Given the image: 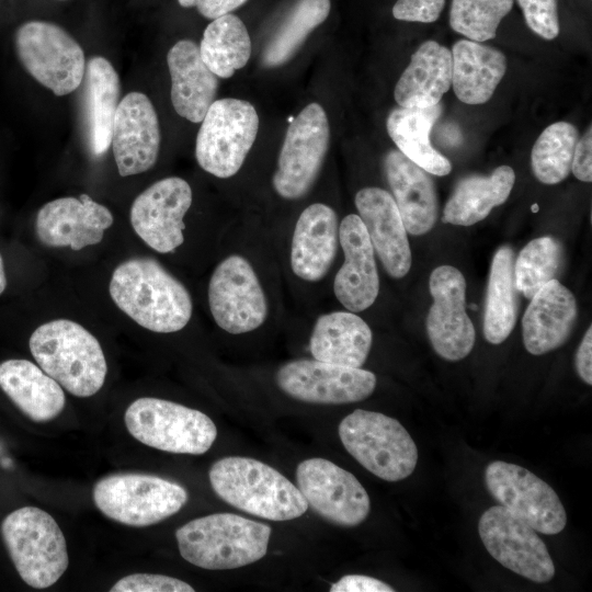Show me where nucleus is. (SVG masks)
<instances>
[{"mask_svg":"<svg viewBox=\"0 0 592 592\" xmlns=\"http://www.w3.org/2000/svg\"><path fill=\"white\" fill-rule=\"evenodd\" d=\"M512 7L513 0H452L449 25L470 41L492 39Z\"/></svg>","mask_w":592,"mask_h":592,"instance_id":"58836bf2","label":"nucleus"},{"mask_svg":"<svg viewBox=\"0 0 592 592\" xmlns=\"http://www.w3.org/2000/svg\"><path fill=\"white\" fill-rule=\"evenodd\" d=\"M433 304L426 318V331L434 351L444 360L466 357L475 344V328L466 312V281L451 265L433 270L429 280Z\"/></svg>","mask_w":592,"mask_h":592,"instance_id":"f3484780","label":"nucleus"},{"mask_svg":"<svg viewBox=\"0 0 592 592\" xmlns=\"http://www.w3.org/2000/svg\"><path fill=\"white\" fill-rule=\"evenodd\" d=\"M208 476L221 500L265 520H293L308 509L305 497L293 482L253 458L224 457L212 465Z\"/></svg>","mask_w":592,"mask_h":592,"instance_id":"f03ea898","label":"nucleus"},{"mask_svg":"<svg viewBox=\"0 0 592 592\" xmlns=\"http://www.w3.org/2000/svg\"><path fill=\"white\" fill-rule=\"evenodd\" d=\"M384 167L407 232L430 231L437 218V195L429 173L399 150L386 155Z\"/></svg>","mask_w":592,"mask_h":592,"instance_id":"393cba45","label":"nucleus"},{"mask_svg":"<svg viewBox=\"0 0 592 592\" xmlns=\"http://www.w3.org/2000/svg\"><path fill=\"white\" fill-rule=\"evenodd\" d=\"M517 295L514 252L502 246L492 259L486 295L483 334L489 343L500 344L511 334L519 311Z\"/></svg>","mask_w":592,"mask_h":592,"instance_id":"72a5a7b5","label":"nucleus"},{"mask_svg":"<svg viewBox=\"0 0 592 592\" xmlns=\"http://www.w3.org/2000/svg\"><path fill=\"white\" fill-rule=\"evenodd\" d=\"M124 420L134 439L174 454H204L217 436L215 423L205 413L159 398H138L126 409Z\"/></svg>","mask_w":592,"mask_h":592,"instance_id":"0eeeda50","label":"nucleus"},{"mask_svg":"<svg viewBox=\"0 0 592 592\" xmlns=\"http://www.w3.org/2000/svg\"><path fill=\"white\" fill-rule=\"evenodd\" d=\"M14 43L25 70L55 95L69 94L81 86L84 53L60 26L45 21L25 22L16 30Z\"/></svg>","mask_w":592,"mask_h":592,"instance_id":"9d476101","label":"nucleus"},{"mask_svg":"<svg viewBox=\"0 0 592 592\" xmlns=\"http://www.w3.org/2000/svg\"><path fill=\"white\" fill-rule=\"evenodd\" d=\"M160 126L149 98L130 92L118 103L111 145L121 177L149 170L157 161L160 148Z\"/></svg>","mask_w":592,"mask_h":592,"instance_id":"6ab92c4d","label":"nucleus"},{"mask_svg":"<svg viewBox=\"0 0 592 592\" xmlns=\"http://www.w3.org/2000/svg\"><path fill=\"white\" fill-rule=\"evenodd\" d=\"M339 436L351 456L383 480H402L417 466L414 441L399 421L384 413L354 410L340 422Z\"/></svg>","mask_w":592,"mask_h":592,"instance_id":"423d86ee","label":"nucleus"},{"mask_svg":"<svg viewBox=\"0 0 592 592\" xmlns=\"http://www.w3.org/2000/svg\"><path fill=\"white\" fill-rule=\"evenodd\" d=\"M81 112L86 140L94 156L111 145L113 123L119 103V78L102 56L90 58L82 79Z\"/></svg>","mask_w":592,"mask_h":592,"instance_id":"bb28decb","label":"nucleus"},{"mask_svg":"<svg viewBox=\"0 0 592 592\" xmlns=\"http://www.w3.org/2000/svg\"><path fill=\"white\" fill-rule=\"evenodd\" d=\"M271 527L232 513L194 519L175 532L181 556L208 570L236 569L260 560Z\"/></svg>","mask_w":592,"mask_h":592,"instance_id":"20e7f679","label":"nucleus"},{"mask_svg":"<svg viewBox=\"0 0 592 592\" xmlns=\"http://www.w3.org/2000/svg\"><path fill=\"white\" fill-rule=\"evenodd\" d=\"M571 171L573 175L582 182L592 181V128L585 130L583 136L578 139L572 162Z\"/></svg>","mask_w":592,"mask_h":592,"instance_id":"37998d69","label":"nucleus"},{"mask_svg":"<svg viewBox=\"0 0 592 592\" xmlns=\"http://www.w3.org/2000/svg\"><path fill=\"white\" fill-rule=\"evenodd\" d=\"M452 53L435 41L424 42L401 73L394 96L408 109H425L440 103L452 86Z\"/></svg>","mask_w":592,"mask_h":592,"instance_id":"cd10ccee","label":"nucleus"},{"mask_svg":"<svg viewBox=\"0 0 592 592\" xmlns=\"http://www.w3.org/2000/svg\"><path fill=\"white\" fill-rule=\"evenodd\" d=\"M562 248L553 237L530 241L514 261L517 291L531 299L546 283L556 278L562 263Z\"/></svg>","mask_w":592,"mask_h":592,"instance_id":"4c0bfd02","label":"nucleus"},{"mask_svg":"<svg viewBox=\"0 0 592 592\" xmlns=\"http://www.w3.org/2000/svg\"><path fill=\"white\" fill-rule=\"evenodd\" d=\"M485 482L500 505L536 532L555 535L565 528L567 513L558 494L526 468L502 460L492 462L486 467Z\"/></svg>","mask_w":592,"mask_h":592,"instance_id":"ddd939ff","label":"nucleus"},{"mask_svg":"<svg viewBox=\"0 0 592 592\" xmlns=\"http://www.w3.org/2000/svg\"><path fill=\"white\" fill-rule=\"evenodd\" d=\"M258 129L259 116L251 103L232 98L215 100L197 133V163L220 179L235 175L252 148Z\"/></svg>","mask_w":592,"mask_h":592,"instance_id":"1a4fd4ad","label":"nucleus"},{"mask_svg":"<svg viewBox=\"0 0 592 592\" xmlns=\"http://www.w3.org/2000/svg\"><path fill=\"white\" fill-rule=\"evenodd\" d=\"M578 316L573 294L558 280L546 283L532 298L522 320L527 352L542 355L561 346Z\"/></svg>","mask_w":592,"mask_h":592,"instance_id":"5701e85b","label":"nucleus"},{"mask_svg":"<svg viewBox=\"0 0 592 592\" xmlns=\"http://www.w3.org/2000/svg\"><path fill=\"white\" fill-rule=\"evenodd\" d=\"M112 224L113 215L107 207L81 194L43 205L36 215L35 232L47 247H70L77 251L101 242Z\"/></svg>","mask_w":592,"mask_h":592,"instance_id":"aec40b11","label":"nucleus"},{"mask_svg":"<svg viewBox=\"0 0 592 592\" xmlns=\"http://www.w3.org/2000/svg\"><path fill=\"white\" fill-rule=\"evenodd\" d=\"M0 388L35 422L56 418L65 407L61 386L27 360L11 358L0 363Z\"/></svg>","mask_w":592,"mask_h":592,"instance_id":"c85d7f7f","label":"nucleus"},{"mask_svg":"<svg viewBox=\"0 0 592 592\" xmlns=\"http://www.w3.org/2000/svg\"><path fill=\"white\" fill-rule=\"evenodd\" d=\"M208 305L216 325L231 334L261 327L267 317V300L250 262L230 254L218 263L208 283Z\"/></svg>","mask_w":592,"mask_h":592,"instance_id":"f8f14e48","label":"nucleus"},{"mask_svg":"<svg viewBox=\"0 0 592 592\" xmlns=\"http://www.w3.org/2000/svg\"><path fill=\"white\" fill-rule=\"evenodd\" d=\"M275 379L288 396L323 405L361 401L369 397L376 387V376L369 371L315 358L284 364L278 368Z\"/></svg>","mask_w":592,"mask_h":592,"instance_id":"dca6fc26","label":"nucleus"},{"mask_svg":"<svg viewBox=\"0 0 592 592\" xmlns=\"http://www.w3.org/2000/svg\"><path fill=\"white\" fill-rule=\"evenodd\" d=\"M355 206L386 272L395 278L407 275L411 250L394 197L380 187H364L355 195Z\"/></svg>","mask_w":592,"mask_h":592,"instance_id":"4be33fe9","label":"nucleus"},{"mask_svg":"<svg viewBox=\"0 0 592 592\" xmlns=\"http://www.w3.org/2000/svg\"><path fill=\"white\" fill-rule=\"evenodd\" d=\"M296 481L307 504L330 523L352 527L368 516L371 502L365 488L353 474L328 459L301 462Z\"/></svg>","mask_w":592,"mask_h":592,"instance_id":"2eb2a0df","label":"nucleus"},{"mask_svg":"<svg viewBox=\"0 0 592 592\" xmlns=\"http://www.w3.org/2000/svg\"><path fill=\"white\" fill-rule=\"evenodd\" d=\"M1 534L21 579L32 588L45 589L68 568L65 536L46 511L20 508L4 517Z\"/></svg>","mask_w":592,"mask_h":592,"instance_id":"39448f33","label":"nucleus"},{"mask_svg":"<svg viewBox=\"0 0 592 592\" xmlns=\"http://www.w3.org/2000/svg\"><path fill=\"white\" fill-rule=\"evenodd\" d=\"M331 592H394L389 584L362 574H348L334 582Z\"/></svg>","mask_w":592,"mask_h":592,"instance_id":"c03bdc74","label":"nucleus"},{"mask_svg":"<svg viewBox=\"0 0 592 592\" xmlns=\"http://www.w3.org/2000/svg\"><path fill=\"white\" fill-rule=\"evenodd\" d=\"M111 592H193L186 582L162 574L133 573L119 579Z\"/></svg>","mask_w":592,"mask_h":592,"instance_id":"a19ab883","label":"nucleus"},{"mask_svg":"<svg viewBox=\"0 0 592 592\" xmlns=\"http://www.w3.org/2000/svg\"><path fill=\"white\" fill-rule=\"evenodd\" d=\"M339 225L335 212L315 203L299 215L291 244L293 273L307 282L325 277L337 254Z\"/></svg>","mask_w":592,"mask_h":592,"instance_id":"b1692460","label":"nucleus"},{"mask_svg":"<svg viewBox=\"0 0 592 592\" xmlns=\"http://www.w3.org/2000/svg\"><path fill=\"white\" fill-rule=\"evenodd\" d=\"M109 292L124 314L153 332L180 331L192 317L193 303L186 287L149 257H135L118 264Z\"/></svg>","mask_w":592,"mask_h":592,"instance_id":"f257e3e1","label":"nucleus"},{"mask_svg":"<svg viewBox=\"0 0 592 592\" xmlns=\"http://www.w3.org/2000/svg\"><path fill=\"white\" fill-rule=\"evenodd\" d=\"M181 7L196 8L200 14L209 20L230 13L247 0H178Z\"/></svg>","mask_w":592,"mask_h":592,"instance_id":"a18cd8bd","label":"nucleus"},{"mask_svg":"<svg viewBox=\"0 0 592 592\" xmlns=\"http://www.w3.org/2000/svg\"><path fill=\"white\" fill-rule=\"evenodd\" d=\"M592 328L589 327L576 354V369L580 378L592 384Z\"/></svg>","mask_w":592,"mask_h":592,"instance_id":"49530a36","label":"nucleus"},{"mask_svg":"<svg viewBox=\"0 0 592 592\" xmlns=\"http://www.w3.org/2000/svg\"><path fill=\"white\" fill-rule=\"evenodd\" d=\"M442 113L439 104L425 109L395 107L386 128L398 150L430 174L443 177L451 172L447 158L433 148L430 132Z\"/></svg>","mask_w":592,"mask_h":592,"instance_id":"2f4dec72","label":"nucleus"},{"mask_svg":"<svg viewBox=\"0 0 592 592\" xmlns=\"http://www.w3.org/2000/svg\"><path fill=\"white\" fill-rule=\"evenodd\" d=\"M487 551L503 567L536 583L550 581L555 566L536 531L502 505L486 510L478 523Z\"/></svg>","mask_w":592,"mask_h":592,"instance_id":"4468645a","label":"nucleus"},{"mask_svg":"<svg viewBox=\"0 0 592 592\" xmlns=\"http://www.w3.org/2000/svg\"><path fill=\"white\" fill-rule=\"evenodd\" d=\"M514 182L515 173L509 166L496 168L488 177L463 178L444 207L442 221L471 226L485 219L493 207L508 200Z\"/></svg>","mask_w":592,"mask_h":592,"instance_id":"473e14b6","label":"nucleus"},{"mask_svg":"<svg viewBox=\"0 0 592 592\" xmlns=\"http://www.w3.org/2000/svg\"><path fill=\"white\" fill-rule=\"evenodd\" d=\"M579 133L567 122L546 127L536 139L531 155L534 175L544 184H557L571 171Z\"/></svg>","mask_w":592,"mask_h":592,"instance_id":"e433bc0d","label":"nucleus"},{"mask_svg":"<svg viewBox=\"0 0 592 592\" xmlns=\"http://www.w3.org/2000/svg\"><path fill=\"white\" fill-rule=\"evenodd\" d=\"M330 0H295L272 34L262 54V65H284L303 45L307 36L330 13Z\"/></svg>","mask_w":592,"mask_h":592,"instance_id":"c9c22d12","label":"nucleus"},{"mask_svg":"<svg viewBox=\"0 0 592 592\" xmlns=\"http://www.w3.org/2000/svg\"><path fill=\"white\" fill-rule=\"evenodd\" d=\"M29 346L37 365L71 395L90 397L102 388L107 373L103 350L80 323L45 322L31 334Z\"/></svg>","mask_w":592,"mask_h":592,"instance_id":"7ed1b4c3","label":"nucleus"},{"mask_svg":"<svg viewBox=\"0 0 592 592\" xmlns=\"http://www.w3.org/2000/svg\"><path fill=\"white\" fill-rule=\"evenodd\" d=\"M167 62L175 112L190 122H202L216 99L218 77L205 65L198 46L190 39L177 42L167 55Z\"/></svg>","mask_w":592,"mask_h":592,"instance_id":"a878e982","label":"nucleus"},{"mask_svg":"<svg viewBox=\"0 0 592 592\" xmlns=\"http://www.w3.org/2000/svg\"><path fill=\"white\" fill-rule=\"evenodd\" d=\"M7 287V276L4 271V263L3 259L0 254V295L4 292Z\"/></svg>","mask_w":592,"mask_h":592,"instance_id":"de8ad7c7","label":"nucleus"},{"mask_svg":"<svg viewBox=\"0 0 592 592\" xmlns=\"http://www.w3.org/2000/svg\"><path fill=\"white\" fill-rule=\"evenodd\" d=\"M444 5L445 0H397L392 15L407 22L432 23L439 19Z\"/></svg>","mask_w":592,"mask_h":592,"instance_id":"79ce46f5","label":"nucleus"},{"mask_svg":"<svg viewBox=\"0 0 592 592\" xmlns=\"http://www.w3.org/2000/svg\"><path fill=\"white\" fill-rule=\"evenodd\" d=\"M372 331L356 314L332 311L315 322L309 349L315 360L350 367H361L372 346Z\"/></svg>","mask_w":592,"mask_h":592,"instance_id":"c756f323","label":"nucleus"},{"mask_svg":"<svg viewBox=\"0 0 592 592\" xmlns=\"http://www.w3.org/2000/svg\"><path fill=\"white\" fill-rule=\"evenodd\" d=\"M192 204V189L182 178L159 180L143 191L130 207V224L138 237L160 253L184 242L183 221Z\"/></svg>","mask_w":592,"mask_h":592,"instance_id":"a211bd4d","label":"nucleus"},{"mask_svg":"<svg viewBox=\"0 0 592 592\" xmlns=\"http://www.w3.org/2000/svg\"><path fill=\"white\" fill-rule=\"evenodd\" d=\"M330 141L327 114L318 103H310L289 124L278 155L272 183L286 200L304 196L322 167Z\"/></svg>","mask_w":592,"mask_h":592,"instance_id":"9b49d317","label":"nucleus"},{"mask_svg":"<svg viewBox=\"0 0 592 592\" xmlns=\"http://www.w3.org/2000/svg\"><path fill=\"white\" fill-rule=\"evenodd\" d=\"M198 49L213 73L218 78H229L247 65L251 56V39L243 22L228 13L206 26Z\"/></svg>","mask_w":592,"mask_h":592,"instance_id":"f704fd0d","label":"nucleus"},{"mask_svg":"<svg viewBox=\"0 0 592 592\" xmlns=\"http://www.w3.org/2000/svg\"><path fill=\"white\" fill-rule=\"evenodd\" d=\"M344 262L333 281L337 299L350 311L371 307L379 292L375 251L358 215L345 216L339 226Z\"/></svg>","mask_w":592,"mask_h":592,"instance_id":"412c9836","label":"nucleus"},{"mask_svg":"<svg viewBox=\"0 0 592 592\" xmlns=\"http://www.w3.org/2000/svg\"><path fill=\"white\" fill-rule=\"evenodd\" d=\"M93 500L109 519L144 527L179 512L187 501V492L179 483L158 476L116 474L95 483Z\"/></svg>","mask_w":592,"mask_h":592,"instance_id":"6e6552de","label":"nucleus"},{"mask_svg":"<svg viewBox=\"0 0 592 592\" xmlns=\"http://www.w3.org/2000/svg\"><path fill=\"white\" fill-rule=\"evenodd\" d=\"M451 53L455 95L466 104L486 103L505 75L504 54L470 39L457 41Z\"/></svg>","mask_w":592,"mask_h":592,"instance_id":"7c9ffc66","label":"nucleus"},{"mask_svg":"<svg viewBox=\"0 0 592 592\" xmlns=\"http://www.w3.org/2000/svg\"><path fill=\"white\" fill-rule=\"evenodd\" d=\"M527 26L545 39L558 36L559 16L557 0H517Z\"/></svg>","mask_w":592,"mask_h":592,"instance_id":"ea45409f","label":"nucleus"}]
</instances>
